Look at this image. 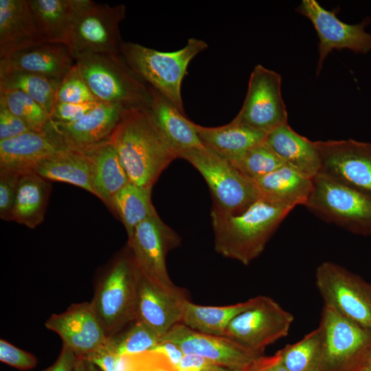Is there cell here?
Returning <instances> with one entry per match:
<instances>
[{
  "label": "cell",
  "mask_w": 371,
  "mask_h": 371,
  "mask_svg": "<svg viewBox=\"0 0 371 371\" xmlns=\"http://www.w3.org/2000/svg\"><path fill=\"white\" fill-rule=\"evenodd\" d=\"M131 183L152 190L178 157L157 126L149 108L126 110L109 138Z\"/></svg>",
  "instance_id": "obj_1"
},
{
  "label": "cell",
  "mask_w": 371,
  "mask_h": 371,
  "mask_svg": "<svg viewBox=\"0 0 371 371\" xmlns=\"http://www.w3.org/2000/svg\"><path fill=\"white\" fill-rule=\"evenodd\" d=\"M291 210L264 198L238 214H223L212 209L216 251L248 265L263 251Z\"/></svg>",
  "instance_id": "obj_2"
},
{
  "label": "cell",
  "mask_w": 371,
  "mask_h": 371,
  "mask_svg": "<svg viewBox=\"0 0 371 371\" xmlns=\"http://www.w3.org/2000/svg\"><path fill=\"white\" fill-rule=\"evenodd\" d=\"M208 47L204 41L190 38L174 52H161L138 43L122 41L120 53L128 67L147 85L153 88L185 114L181 83L190 61Z\"/></svg>",
  "instance_id": "obj_3"
},
{
  "label": "cell",
  "mask_w": 371,
  "mask_h": 371,
  "mask_svg": "<svg viewBox=\"0 0 371 371\" xmlns=\"http://www.w3.org/2000/svg\"><path fill=\"white\" fill-rule=\"evenodd\" d=\"M74 60L80 74L99 102L125 110L150 107V87L128 67L121 53L85 54Z\"/></svg>",
  "instance_id": "obj_4"
},
{
  "label": "cell",
  "mask_w": 371,
  "mask_h": 371,
  "mask_svg": "<svg viewBox=\"0 0 371 371\" xmlns=\"http://www.w3.org/2000/svg\"><path fill=\"white\" fill-rule=\"evenodd\" d=\"M139 276L128 247L98 280L90 303L107 337L136 319Z\"/></svg>",
  "instance_id": "obj_5"
},
{
  "label": "cell",
  "mask_w": 371,
  "mask_h": 371,
  "mask_svg": "<svg viewBox=\"0 0 371 371\" xmlns=\"http://www.w3.org/2000/svg\"><path fill=\"white\" fill-rule=\"evenodd\" d=\"M317 216L357 235L371 236V196L318 173L305 204Z\"/></svg>",
  "instance_id": "obj_6"
},
{
  "label": "cell",
  "mask_w": 371,
  "mask_h": 371,
  "mask_svg": "<svg viewBox=\"0 0 371 371\" xmlns=\"http://www.w3.org/2000/svg\"><path fill=\"white\" fill-rule=\"evenodd\" d=\"M179 158L190 162L205 179L212 194V210L238 214L261 198L253 179L206 147L183 153Z\"/></svg>",
  "instance_id": "obj_7"
},
{
  "label": "cell",
  "mask_w": 371,
  "mask_h": 371,
  "mask_svg": "<svg viewBox=\"0 0 371 371\" xmlns=\"http://www.w3.org/2000/svg\"><path fill=\"white\" fill-rule=\"evenodd\" d=\"M126 7L111 6L91 0H78L73 27L67 46L74 58L85 54L120 53L123 41L120 24Z\"/></svg>",
  "instance_id": "obj_8"
},
{
  "label": "cell",
  "mask_w": 371,
  "mask_h": 371,
  "mask_svg": "<svg viewBox=\"0 0 371 371\" xmlns=\"http://www.w3.org/2000/svg\"><path fill=\"white\" fill-rule=\"evenodd\" d=\"M319 325L324 332L320 371H358L371 353V330L324 305Z\"/></svg>",
  "instance_id": "obj_9"
},
{
  "label": "cell",
  "mask_w": 371,
  "mask_h": 371,
  "mask_svg": "<svg viewBox=\"0 0 371 371\" xmlns=\"http://www.w3.org/2000/svg\"><path fill=\"white\" fill-rule=\"evenodd\" d=\"M315 284L324 305L371 330V284L332 262H324L317 267Z\"/></svg>",
  "instance_id": "obj_10"
},
{
  "label": "cell",
  "mask_w": 371,
  "mask_h": 371,
  "mask_svg": "<svg viewBox=\"0 0 371 371\" xmlns=\"http://www.w3.org/2000/svg\"><path fill=\"white\" fill-rule=\"evenodd\" d=\"M293 320V315L271 297L258 295L229 322L224 337L262 356L268 346L287 336Z\"/></svg>",
  "instance_id": "obj_11"
},
{
  "label": "cell",
  "mask_w": 371,
  "mask_h": 371,
  "mask_svg": "<svg viewBox=\"0 0 371 371\" xmlns=\"http://www.w3.org/2000/svg\"><path fill=\"white\" fill-rule=\"evenodd\" d=\"M180 242L179 235L156 214L135 227L128 237V247L142 276L162 289L177 291L180 287L168 275L166 258Z\"/></svg>",
  "instance_id": "obj_12"
},
{
  "label": "cell",
  "mask_w": 371,
  "mask_h": 371,
  "mask_svg": "<svg viewBox=\"0 0 371 371\" xmlns=\"http://www.w3.org/2000/svg\"><path fill=\"white\" fill-rule=\"evenodd\" d=\"M281 83L278 73L256 65L251 73L242 107L232 122L266 134L288 124Z\"/></svg>",
  "instance_id": "obj_13"
},
{
  "label": "cell",
  "mask_w": 371,
  "mask_h": 371,
  "mask_svg": "<svg viewBox=\"0 0 371 371\" xmlns=\"http://www.w3.org/2000/svg\"><path fill=\"white\" fill-rule=\"evenodd\" d=\"M296 11L312 23L319 38L317 75L327 56L333 50L349 49L357 54L371 51V33L366 27L371 23L367 16L357 24H348L337 18L335 10L330 11L315 0H303Z\"/></svg>",
  "instance_id": "obj_14"
},
{
  "label": "cell",
  "mask_w": 371,
  "mask_h": 371,
  "mask_svg": "<svg viewBox=\"0 0 371 371\" xmlns=\"http://www.w3.org/2000/svg\"><path fill=\"white\" fill-rule=\"evenodd\" d=\"M314 144L320 156L319 172L371 196V142L348 139Z\"/></svg>",
  "instance_id": "obj_15"
},
{
  "label": "cell",
  "mask_w": 371,
  "mask_h": 371,
  "mask_svg": "<svg viewBox=\"0 0 371 371\" xmlns=\"http://www.w3.org/2000/svg\"><path fill=\"white\" fill-rule=\"evenodd\" d=\"M125 111L100 102L77 121L62 123L49 120L43 133L58 148L80 151L107 140Z\"/></svg>",
  "instance_id": "obj_16"
},
{
  "label": "cell",
  "mask_w": 371,
  "mask_h": 371,
  "mask_svg": "<svg viewBox=\"0 0 371 371\" xmlns=\"http://www.w3.org/2000/svg\"><path fill=\"white\" fill-rule=\"evenodd\" d=\"M162 341L175 344L184 355L203 357L232 371H240L260 357L228 337L202 333L182 323L173 326Z\"/></svg>",
  "instance_id": "obj_17"
},
{
  "label": "cell",
  "mask_w": 371,
  "mask_h": 371,
  "mask_svg": "<svg viewBox=\"0 0 371 371\" xmlns=\"http://www.w3.org/2000/svg\"><path fill=\"white\" fill-rule=\"evenodd\" d=\"M45 326L78 357H85L106 344L108 337L90 302L72 304L63 313L52 315Z\"/></svg>",
  "instance_id": "obj_18"
},
{
  "label": "cell",
  "mask_w": 371,
  "mask_h": 371,
  "mask_svg": "<svg viewBox=\"0 0 371 371\" xmlns=\"http://www.w3.org/2000/svg\"><path fill=\"white\" fill-rule=\"evenodd\" d=\"M187 291H169L153 284L140 274L136 319L153 329L161 338L173 326L181 323Z\"/></svg>",
  "instance_id": "obj_19"
},
{
  "label": "cell",
  "mask_w": 371,
  "mask_h": 371,
  "mask_svg": "<svg viewBox=\"0 0 371 371\" xmlns=\"http://www.w3.org/2000/svg\"><path fill=\"white\" fill-rule=\"evenodd\" d=\"M45 43L29 0H0V58Z\"/></svg>",
  "instance_id": "obj_20"
},
{
  "label": "cell",
  "mask_w": 371,
  "mask_h": 371,
  "mask_svg": "<svg viewBox=\"0 0 371 371\" xmlns=\"http://www.w3.org/2000/svg\"><path fill=\"white\" fill-rule=\"evenodd\" d=\"M74 65V58L67 45L45 43L0 58V77L30 73L62 80Z\"/></svg>",
  "instance_id": "obj_21"
},
{
  "label": "cell",
  "mask_w": 371,
  "mask_h": 371,
  "mask_svg": "<svg viewBox=\"0 0 371 371\" xmlns=\"http://www.w3.org/2000/svg\"><path fill=\"white\" fill-rule=\"evenodd\" d=\"M87 158L93 194L111 208L115 195L130 181L109 139L80 150Z\"/></svg>",
  "instance_id": "obj_22"
},
{
  "label": "cell",
  "mask_w": 371,
  "mask_h": 371,
  "mask_svg": "<svg viewBox=\"0 0 371 371\" xmlns=\"http://www.w3.org/2000/svg\"><path fill=\"white\" fill-rule=\"evenodd\" d=\"M264 143L284 165L302 175L313 179L320 172V156L314 141L300 135L288 124L267 133Z\"/></svg>",
  "instance_id": "obj_23"
},
{
  "label": "cell",
  "mask_w": 371,
  "mask_h": 371,
  "mask_svg": "<svg viewBox=\"0 0 371 371\" xmlns=\"http://www.w3.org/2000/svg\"><path fill=\"white\" fill-rule=\"evenodd\" d=\"M61 149L44 133L29 131L0 140V170L20 175L34 172L42 161Z\"/></svg>",
  "instance_id": "obj_24"
},
{
  "label": "cell",
  "mask_w": 371,
  "mask_h": 371,
  "mask_svg": "<svg viewBox=\"0 0 371 371\" xmlns=\"http://www.w3.org/2000/svg\"><path fill=\"white\" fill-rule=\"evenodd\" d=\"M150 88L152 95L150 111L161 134L178 157L183 153L205 148L195 128V123L160 93Z\"/></svg>",
  "instance_id": "obj_25"
},
{
  "label": "cell",
  "mask_w": 371,
  "mask_h": 371,
  "mask_svg": "<svg viewBox=\"0 0 371 371\" xmlns=\"http://www.w3.org/2000/svg\"><path fill=\"white\" fill-rule=\"evenodd\" d=\"M254 181L261 198L292 210L305 205L313 189V179L286 165Z\"/></svg>",
  "instance_id": "obj_26"
},
{
  "label": "cell",
  "mask_w": 371,
  "mask_h": 371,
  "mask_svg": "<svg viewBox=\"0 0 371 371\" xmlns=\"http://www.w3.org/2000/svg\"><path fill=\"white\" fill-rule=\"evenodd\" d=\"M194 125L203 145L228 161L263 143L266 137L265 133L232 121L216 127Z\"/></svg>",
  "instance_id": "obj_27"
},
{
  "label": "cell",
  "mask_w": 371,
  "mask_h": 371,
  "mask_svg": "<svg viewBox=\"0 0 371 371\" xmlns=\"http://www.w3.org/2000/svg\"><path fill=\"white\" fill-rule=\"evenodd\" d=\"M52 186L34 172L21 176L10 221L34 229L43 221Z\"/></svg>",
  "instance_id": "obj_28"
},
{
  "label": "cell",
  "mask_w": 371,
  "mask_h": 371,
  "mask_svg": "<svg viewBox=\"0 0 371 371\" xmlns=\"http://www.w3.org/2000/svg\"><path fill=\"white\" fill-rule=\"evenodd\" d=\"M34 172L47 181L67 183L93 194L89 162L80 151L61 149L42 161Z\"/></svg>",
  "instance_id": "obj_29"
},
{
  "label": "cell",
  "mask_w": 371,
  "mask_h": 371,
  "mask_svg": "<svg viewBox=\"0 0 371 371\" xmlns=\"http://www.w3.org/2000/svg\"><path fill=\"white\" fill-rule=\"evenodd\" d=\"M37 23L48 43L67 45L78 0H29Z\"/></svg>",
  "instance_id": "obj_30"
},
{
  "label": "cell",
  "mask_w": 371,
  "mask_h": 371,
  "mask_svg": "<svg viewBox=\"0 0 371 371\" xmlns=\"http://www.w3.org/2000/svg\"><path fill=\"white\" fill-rule=\"evenodd\" d=\"M254 302L252 297L235 304L214 306L196 304L188 300L184 304L181 323L202 333L224 336L229 322Z\"/></svg>",
  "instance_id": "obj_31"
},
{
  "label": "cell",
  "mask_w": 371,
  "mask_h": 371,
  "mask_svg": "<svg viewBox=\"0 0 371 371\" xmlns=\"http://www.w3.org/2000/svg\"><path fill=\"white\" fill-rule=\"evenodd\" d=\"M151 193L152 190L129 182L113 199L111 209L122 222L128 237L140 223L157 214L152 203Z\"/></svg>",
  "instance_id": "obj_32"
},
{
  "label": "cell",
  "mask_w": 371,
  "mask_h": 371,
  "mask_svg": "<svg viewBox=\"0 0 371 371\" xmlns=\"http://www.w3.org/2000/svg\"><path fill=\"white\" fill-rule=\"evenodd\" d=\"M324 332L319 326L299 341L280 350L287 371H320L324 348Z\"/></svg>",
  "instance_id": "obj_33"
},
{
  "label": "cell",
  "mask_w": 371,
  "mask_h": 371,
  "mask_svg": "<svg viewBox=\"0 0 371 371\" xmlns=\"http://www.w3.org/2000/svg\"><path fill=\"white\" fill-rule=\"evenodd\" d=\"M60 80L30 73H14L0 77V87L21 91L50 115Z\"/></svg>",
  "instance_id": "obj_34"
},
{
  "label": "cell",
  "mask_w": 371,
  "mask_h": 371,
  "mask_svg": "<svg viewBox=\"0 0 371 371\" xmlns=\"http://www.w3.org/2000/svg\"><path fill=\"white\" fill-rule=\"evenodd\" d=\"M161 337L150 327L135 319L124 329L108 337L106 346L117 356L154 350Z\"/></svg>",
  "instance_id": "obj_35"
},
{
  "label": "cell",
  "mask_w": 371,
  "mask_h": 371,
  "mask_svg": "<svg viewBox=\"0 0 371 371\" xmlns=\"http://www.w3.org/2000/svg\"><path fill=\"white\" fill-rule=\"evenodd\" d=\"M0 103L23 120L31 131L43 133L49 115L27 94L18 89L0 87Z\"/></svg>",
  "instance_id": "obj_36"
},
{
  "label": "cell",
  "mask_w": 371,
  "mask_h": 371,
  "mask_svg": "<svg viewBox=\"0 0 371 371\" xmlns=\"http://www.w3.org/2000/svg\"><path fill=\"white\" fill-rule=\"evenodd\" d=\"M229 161L243 175L253 180L284 166L264 142Z\"/></svg>",
  "instance_id": "obj_37"
},
{
  "label": "cell",
  "mask_w": 371,
  "mask_h": 371,
  "mask_svg": "<svg viewBox=\"0 0 371 371\" xmlns=\"http://www.w3.org/2000/svg\"><path fill=\"white\" fill-rule=\"evenodd\" d=\"M164 353L150 350L117 356L115 371H178Z\"/></svg>",
  "instance_id": "obj_38"
},
{
  "label": "cell",
  "mask_w": 371,
  "mask_h": 371,
  "mask_svg": "<svg viewBox=\"0 0 371 371\" xmlns=\"http://www.w3.org/2000/svg\"><path fill=\"white\" fill-rule=\"evenodd\" d=\"M99 102L80 74L76 65L62 78L55 95V103L80 104Z\"/></svg>",
  "instance_id": "obj_39"
},
{
  "label": "cell",
  "mask_w": 371,
  "mask_h": 371,
  "mask_svg": "<svg viewBox=\"0 0 371 371\" xmlns=\"http://www.w3.org/2000/svg\"><path fill=\"white\" fill-rule=\"evenodd\" d=\"M21 175L0 170V217L10 221Z\"/></svg>",
  "instance_id": "obj_40"
},
{
  "label": "cell",
  "mask_w": 371,
  "mask_h": 371,
  "mask_svg": "<svg viewBox=\"0 0 371 371\" xmlns=\"http://www.w3.org/2000/svg\"><path fill=\"white\" fill-rule=\"evenodd\" d=\"M0 361L20 370H29L37 365L36 357L4 339L0 340Z\"/></svg>",
  "instance_id": "obj_41"
},
{
  "label": "cell",
  "mask_w": 371,
  "mask_h": 371,
  "mask_svg": "<svg viewBox=\"0 0 371 371\" xmlns=\"http://www.w3.org/2000/svg\"><path fill=\"white\" fill-rule=\"evenodd\" d=\"M100 102L87 103H54L49 115V120L62 123L77 121L94 109Z\"/></svg>",
  "instance_id": "obj_42"
},
{
  "label": "cell",
  "mask_w": 371,
  "mask_h": 371,
  "mask_svg": "<svg viewBox=\"0 0 371 371\" xmlns=\"http://www.w3.org/2000/svg\"><path fill=\"white\" fill-rule=\"evenodd\" d=\"M31 131L19 117L0 103V140L10 139Z\"/></svg>",
  "instance_id": "obj_43"
},
{
  "label": "cell",
  "mask_w": 371,
  "mask_h": 371,
  "mask_svg": "<svg viewBox=\"0 0 371 371\" xmlns=\"http://www.w3.org/2000/svg\"><path fill=\"white\" fill-rule=\"evenodd\" d=\"M82 358L87 371H115L117 355L106 345Z\"/></svg>",
  "instance_id": "obj_44"
},
{
  "label": "cell",
  "mask_w": 371,
  "mask_h": 371,
  "mask_svg": "<svg viewBox=\"0 0 371 371\" xmlns=\"http://www.w3.org/2000/svg\"><path fill=\"white\" fill-rule=\"evenodd\" d=\"M240 371H287L280 350L271 356H260Z\"/></svg>",
  "instance_id": "obj_45"
},
{
  "label": "cell",
  "mask_w": 371,
  "mask_h": 371,
  "mask_svg": "<svg viewBox=\"0 0 371 371\" xmlns=\"http://www.w3.org/2000/svg\"><path fill=\"white\" fill-rule=\"evenodd\" d=\"M216 366L218 365L203 357L190 354L183 355L178 369L190 371H211Z\"/></svg>",
  "instance_id": "obj_46"
},
{
  "label": "cell",
  "mask_w": 371,
  "mask_h": 371,
  "mask_svg": "<svg viewBox=\"0 0 371 371\" xmlns=\"http://www.w3.org/2000/svg\"><path fill=\"white\" fill-rule=\"evenodd\" d=\"M77 356L67 346L63 344L61 352L53 365L43 371H74Z\"/></svg>",
  "instance_id": "obj_47"
},
{
  "label": "cell",
  "mask_w": 371,
  "mask_h": 371,
  "mask_svg": "<svg viewBox=\"0 0 371 371\" xmlns=\"http://www.w3.org/2000/svg\"><path fill=\"white\" fill-rule=\"evenodd\" d=\"M154 350L164 353L170 361L178 368V366L184 355L183 351L175 344L162 341Z\"/></svg>",
  "instance_id": "obj_48"
},
{
  "label": "cell",
  "mask_w": 371,
  "mask_h": 371,
  "mask_svg": "<svg viewBox=\"0 0 371 371\" xmlns=\"http://www.w3.org/2000/svg\"><path fill=\"white\" fill-rule=\"evenodd\" d=\"M74 371H87L82 357H78Z\"/></svg>",
  "instance_id": "obj_49"
},
{
  "label": "cell",
  "mask_w": 371,
  "mask_h": 371,
  "mask_svg": "<svg viewBox=\"0 0 371 371\" xmlns=\"http://www.w3.org/2000/svg\"><path fill=\"white\" fill-rule=\"evenodd\" d=\"M358 371H371V365L366 363Z\"/></svg>",
  "instance_id": "obj_50"
},
{
  "label": "cell",
  "mask_w": 371,
  "mask_h": 371,
  "mask_svg": "<svg viewBox=\"0 0 371 371\" xmlns=\"http://www.w3.org/2000/svg\"><path fill=\"white\" fill-rule=\"evenodd\" d=\"M212 371H232V370L221 367L220 366H217Z\"/></svg>",
  "instance_id": "obj_51"
},
{
  "label": "cell",
  "mask_w": 371,
  "mask_h": 371,
  "mask_svg": "<svg viewBox=\"0 0 371 371\" xmlns=\"http://www.w3.org/2000/svg\"><path fill=\"white\" fill-rule=\"evenodd\" d=\"M366 363L371 365V353H370V356L368 357V359Z\"/></svg>",
  "instance_id": "obj_52"
},
{
  "label": "cell",
  "mask_w": 371,
  "mask_h": 371,
  "mask_svg": "<svg viewBox=\"0 0 371 371\" xmlns=\"http://www.w3.org/2000/svg\"><path fill=\"white\" fill-rule=\"evenodd\" d=\"M178 371H190V370H179Z\"/></svg>",
  "instance_id": "obj_53"
}]
</instances>
